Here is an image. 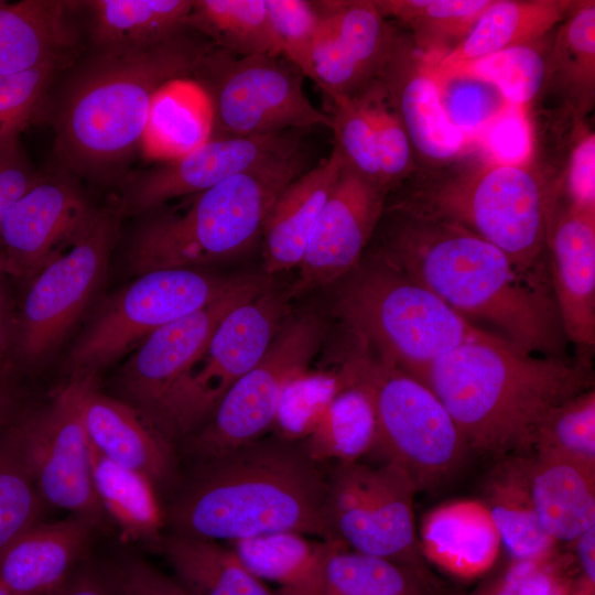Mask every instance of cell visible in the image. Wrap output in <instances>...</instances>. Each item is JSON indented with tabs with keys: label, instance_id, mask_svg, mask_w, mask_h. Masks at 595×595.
I'll return each mask as SVG.
<instances>
[{
	"label": "cell",
	"instance_id": "cell-19",
	"mask_svg": "<svg viewBox=\"0 0 595 595\" xmlns=\"http://www.w3.org/2000/svg\"><path fill=\"white\" fill-rule=\"evenodd\" d=\"M387 193L345 164L313 227L289 295L328 284L355 269L386 208Z\"/></svg>",
	"mask_w": 595,
	"mask_h": 595
},
{
	"label": "cell",
	"instance_id": "cell-29",
	"mask_svg": "<svg viewBox=\"0 0 595 595\" xmlns=\"http://www.w3.org/2000/svg\"><path fill=\"white\" fill-rule=\"evenodd\" d=\"M77 2L0 0V75L26 72L66 60L75 45L69 12Z\"/></svg>",
	"mask_w": 595,
	"mask_h": 595
},
{
	"label": "cell",
	"instance_id": "cell-9",
	"mask_svg": "<svg viewBox=\"0 0 595 595\" xmlns=\"http://www.w3.org/2000/svg\"><path fill=\"white\" fill-rule=\"evenodd\" d=\"M245 275L221 277L191 268L139 274L104 305L72 348L66 361L71 379H96L153 332L218 300Z\"/></svg>",
	"mask_w": 595,
	"mask_h": 595
},
{
	"label": "cell",
	"instance_id": "cell-26",
	"mask_svg": "<svg viewBox=\"0 0 595 595\" xmlns=\"http://www.w3.org/2000/svg\"><path fill=\"white\" fill-rule=\"evenodd\" d=\"M419 542L429 561L455 576L472 578L491 567L501 539L484 502L456 500L425 515Z\"/></svg>",
	"mask_w": 595,
	"mask_h": 595
},
{
	"label": "cell",
	"instance_id": "cell-35",
	"mask_svg": "<svg viewBox=\"0 0 595 595\" xmlns=\"http://www.w3.org/2000/svg\"><path fill=\"white\" fill-rule=\"evenodd\" d=\"M547 87L581 125L595 100V1H577L559 24L548 57Z\"/></svg>",
	"mask_w": 595,
	"mask_h": 595
},
{
	"label": "cell",
	"instance_id": "cell-62",
	"mask_svg": "<svg viewBox=\"0 0 595 595\" xmlns=\"http://www.w3.org/2000/svg\"><path fill=\"white\" fill-rule=\"evenodd\" d=\"M570 594V591L569 592H565V593H562L560 595H569Z\"/></svg>",
	"mask_w": 595,
	"mask_h": 595
},
{
	"label": "cell",
	"instance_id": "cell-59",
	"mask_svg": "<svg viewBox=\"0 0 595 595\" xmlns=\"http://www.w3.org/2000/svg\"><path fill=\"white\" fill-rule=\"evenodd\" d=\"M1 274L17 275L15 270L8 258L0 251V275Z\"/></svg>",
	"mask_w": 595,
	"mask_h": 595
},
{
	"label": "cell",
	"instance_id": "cell-3",
	"mask_svg": "<svg viewBox=\"0 0 595 595\" xmlns=\"http://www.w3.org/2000/svg\"><path fill=\"white\" fill-rule=\"evenodd\" d=\"M413 377L443 403L469 448L497 456L532 451L545 415L593 382L583 364L523 354L496 334L447 351Z\"/></svg>",
	"mask_w": 595,
	"mask_h": 595
},
{
	"label": "cell",
	"instance_id": "cell-39",
	"mask_svg": "<svg viewBox=\"0 0 595 595\" xmlns=\"http://www.w3.org/2000/svg\"><path fill=\"white\" fill-rule=\"evenodd\" d=\"M190 26L236 55L279 56L266 0H193Z\"/></svg>",
	"mask_w": 595,
	"mask_h": 595
},
{
	"label": "cell",
	"instance_id": "cell-6",
	"mask_svg": "<svg viewBox=\"0 0 595 595\" xmlns=\"http://www.w3.org/2000/svg\"><path fill=\"white\" fill-rule=\"evenodd\" d=\"M307 167L301 148L196 194L183 213L150 218L128 250L137 274L159 269H203L238 256L261 235L282 191Z\"/></svg>",
	"mask_w": 595,
	"mask_h": 595
},
{
	"label": "cell",
	"instance_id": "cell-10",
	"mask_svg": "<svg viewBox=\"0 0 595 595\" xmlns=\"http://www.w3.org/2000/svg\"><path fill=\"white\" fill-rule=\"evenodd\" d=\"M304 78L281 56H240L217 46L193 76L210 96L220 137L266 136L317 126L329 129L328 113L305 96Z\"/></svg>",
	"mask_w": 595,
	"mask_h": 595
},
{
	"label": "cell",
	"instance_id": "cell-16",
	"mask_svg": "<svg viewBox=\"0 0 595 595\" xmlns=\"http://www.w3.org/2000/svg\"><path fill=\"white\" fill-rule=\"evenodd\" d=\"M266 290L264 277L246 274L218 300L153 332L121 370L122 400L159 429L171 390L205 349L220 321L234 307Z\"/></svg>",
	"mask_w": 595,
	"mask_h": 595
},
{
	"label": "cell",
	"instance_id": "cell-41",
	"mask_svg": "<svg viewBox=\"0 0 595 595\" xmlns=\"http://www.w3.org/2000/svg\"><path fill=\"white\" fill-rule=\"evenodd\" d=\"M44 506L15 420L0 431V555L40 520Z\"/></svg>",
	"mask_w": 595,
	"mask_h": 595
},
{
	"label": "cell",
	"instance_id": "cell-46",
	"mask_svg": "<svg viewBox=\"0 0 595 595\" xmlns=\"http://www.w3.org/2000/svg\"><path fill=\"white\" fill-rule=\"evenodd\" d=\"M533 450L566 455L595 465L594 389L552 409L536 432Z\"/></svg>",
	"mask_w": 595,
	"mask_h": 595
},
{
	"label": "cell",
	"instance_id": "cell-13",
	"mask_svg": "<svg viewBox=\"0 0 595 595\" xmlns=\"http://www.w3.org/2000/svg\"><path fill=\"white\" fill-rule=\"evenodd\" d=\"M327 478L333 540L365 554L425 565L413 515L418 489L403 468L392 462L377 467L337 463Z\"/></svg>",
	"mask_w": 595,
	"mask_h": 595
},
{
	"label": "cell",
	"instance_id": "cell-32",
	"mask_svg": "<svg viewBox=\"0 0 595 595\" xmlns=\"http://www.w3.org/2000/svg\"><path fill=\"white\" fill-rule=\"evenodd\" d=\"M484 502L513 560L552 558L556 542L542 528L529 486V457L501 458L485 483Z\"/></svg>",
	"mask_w": 595,
	"mask_h": 595
},
{
	"label": "cell",
	"instance_id": "cell-31",
	"mask_svg": "<svg viewBox=\"0 0 595 595\" xmlns=\"http://www.w3.org/2000/svg\"><path fill=\"white\" fill-rule=\"evenodd\" d=\"M214 132L208 93L191 77L175 78L155 93L140 147L145 156L167 162L208 142Z\"/></svg>",
	"mask_w": 595,
	"mask_h": 595
},
{
	"label": "cell",
	"instance_id": "cell-42",
	"mask_svg": "<svg viewBox=\"0 0 595 595\" xmlns=\"http://www.w3.org/2000/svg\"><path fill=\"white\" fill-rule=\"evenodd\" d=\"M550 44L551 41L547 43L542 37L517 45L479 60L461 72L491 83L510 105L523 106L545 85Z\"/></svg>",
	"mask_w": 595,
	"mask_h": 595
},
{
	"label": "cell",
	"instance_id": "cell-30",
	"mask_svg": "<svg viewBox=\"0 0 595 595\" xmlns=\"http://www.w3.org/2000/svg\"><path fill=\"white\" fill-rule=\"evenodd\" d=\"M320 595H447L426 565L418 566L349 550L324 540Z\"/></svg>",
	"mask_w": 595,
	"mask_h": 595
},
{
	"label": "cell",
	"instance_id": "cell-47",
	"mask_svg": "<svg viewBox=\"0 0 595 595\" xmlns=\"http://www.w3.org/2000/svg\"><path fill=\"white\" fill-rule=\"evenodd\" d=\"M331 102L329 129L344 164L367 182L381 188L376 143L370 122L355 97L335 96ZM386 192V191H385Z\"/></svg>",
	"mask_w": 595,
	"mask_h": 595
},
{
	"label": "cell",
	"instance_id": "cell-56",
	"mask_svg": "<svg viewBox=\"0 0 595 595\" xmlns=\"http://www.w3.org/2000/svg\"><path fill=\"white\" fill-rule=\"evenodd\" d=\"M573 542L576 544V555L583 575L582 582L595 587V526Z\"/></svg>",
	"mask_w": 595,
	"mask_h": 595
},
{
	"label": "cell",
	"instance_id": "cell-34",
	"mask_svg": "<svg viewBox=\"0 0 595 595\" xmlns=\"http://www.w3.org/2000/svg\"><path fill=\"white\" fill-rule=\"evenodd\" d=\"M160 551L174 578L193 595H284L256 576L230 547L214 540L170 532Z\"/></svg>",
	"mask_w": 595,
	"mask_h": 595
},
{
	"label": "cell",
	"instance_id": "cell-37",
	"mask_svg": "<svg viewBox=\"0 0 595 595\" xmlns=\"http://www.w3.org/2000/svg\"><path fill=\"white\" fill-rule=\"evenodd\" d=\"M93 42L99 50L136 47L190 26L193 0H93Z\"/></svg>",
	"mask_w": 595,
	"mask_h": 595
},
{
	"label": "cell",
	"instance_id": "cell-48",
	"mask_svg": "<svg viewBox=\"0 0 595 595\" xmlns=\"http://www.w3.org/2000/svg\"><path fill=\"white\" fill-rule=\"evenodd\" d=\"M277 54L314 82L312 50L318 23L315 1L266 0Z\"/></svg>",
	"mask_w": 595,
	"mask_h": 595
},
{
	"label": "cell",
	"instance_id": "cell-60",
	"mask_svg": "<svg viewBox=\"0 0 595 595\" xmlns=\"http://www.w3.org/2000/svg\"><path fill=\"white\" fill-rule=\"evenodd\" d=\"M595 587L587 585L586 583L582 582L578 586V588L569 595H594L595 594Z\"/></svg>",
	"mask_w": 595,
	"mask_h": 595
},
{
	"label": "cell",
	"instance_id": "cell-20",
	"mask_svg": "<svg viewBox=\"0 0 595 595\" xmlns=\"http://www.w3.org/2000/svg\"><path fill=\"white\" fill-rule=\"evenodd\" d=\"M95 210L69 177L41 174L0 226V251L15 278H34L75 240Z\"/></svg>",
	"mask_w": 595,
	"mask_h": 595
},
{
	"label": "cell",
	"instance_id": "cell-33",
	"mask_svg": "<svg viewBox=\"0 0 595 595\" xmlns=\"http://www.w3.org/2000/svg\"><path fill=\"white\" fill-rule=\"evenodd\" d=\"M89 463L96 496L120 538L160 551L164 519L151 483L107 458L90 442Z\"/></svg>",
	"mask_w": 595,
	"mask_h": 595
},
{
	"label": "cell",
	"instance_id": "cell-25",
	"mask_svg": "<svg viewBox=\"0 0 595 595\" xmlns=\"http://www.w3.org/2000/svg\"><path fill=\"white\" fill-rule=\"evenodd\" d=\"M344 166L336 148L291 182L272 205L262 228L263 267L273 274L299 267L317 217Z\"/></svg>",
	"mask_w": 595,
	"mask_h": 595
},
{
	"label": "cell",
	"instance_id": "cell-49",
	"mask_svg": "<svg viewBox=\"0 0 595 595\" xmlns=\"http://www.w3.org/2000/svg\"><path fill=\"white\" fill-rule=\"evenodd\" d=\"M58 66L47 64L19 74L0 75V139L20 136L36 118Z\"/></svg>",
	"mask_w": 595,
	"mask_h": 595
},
{
	"label": "cell",
	"instance_id": "cell-27",
	"mask_svg": "<svg viewBox=\"0 0 595 595\" xmlns=\"http://www.w3.org/2000/svg\"><path fill=\"white\" fill-rule=\"evenodd\" d=\"M572 0H493L450 54L430 63L433 76L461 72L497 52L538 41L573 10Z\"/></svg>",
	"mask_w": 595,
	"mask_h": 595
},
{
	"label": "cell",
	"instance_id": "cell-45",
	"mask_svg": "<svg viewBox=\"0 0 595 595\" xmlns=\"http://www.w3.org/2000/svg\"><path fill=\"white\" fill-rule=\"evenodd\" d=\"M432 77L447 120L465 138L488 129L511 106L496 86L475 75Z\"/></svg>",
	"mask_w": 595,
	"mask_h": 595
},
{
	"label": "cell",
	"instance_id": "cell-36",
	"mask_svg": "<svg viewBox=\"0 0 595 595\" xmlns=\"http://www.w3.org/2000/svg\"><path fill=\"white\" fill-rule=\"evenodd\" d=\"M493 0H372L382 18L397 22L430 63L468 35Z\"/></svg>",
	"mask_w": 595,
	"mask_h": 595
},
{
	"label": "cell",
	"instance_id": "cell-23",
	"mask_svg": "<svg viewBox=\"0 0 595 595\" xmlns=\"http://www.w3.org/2000/svg\"><path fill=\"white\" fill-rule=\"evenodd\" d=\"M554 300L564 335L581 348L595 344V208L569 203L551 215Z\"/></svg>",
	"mask_w": 595,
	"mask_h": 595
},
{
	"label": "cell",
	"instance_id": "cell-38",
	"mask_svg": "<svg viewBox=\"0 0 595 595\" xmlns=\"http://www.w3.org/2000/svg\"><path fill=\"white\" fill-rule=\"evenodd\" d=\"M229 544L256 576L279 584L284 595H320L322 542L294 532H278Z\"/></svg>",
	"mask_w": 595,
	"mask_h": 595
},
{
	"label": "cell",
	"instance_id": "cell-7",
	"mask_svg": "<svg viewBox=\"0 0 595 595\" xmlns=\"http://www.w3.org/2000/svg\"><path fill=\"white\" fill-rule=\"evenodd\" d=\"M338 309L358 346L411 376L491 335L379 256L348 281Z\"/></svg>",
	"mask_w": 595,
	"mask_h": 595
},
{
	"label": "cell",
	"instance_id": "cell-11",
	"mask_svg": "<svg viewBox=\"0 0 595 595\" xmlns=\"http://www.w3.org/2000/svg\"><path fill=\"white\" fill-rule=\"evenodd\" d=\"M121 217L118 206L96 209L75 240L30 280L12 335L23 361L42 359L77 322L105 279Z\"/></svg>",
	"mask_w": 595,
	"mask_h": 595
},
{
	"label": "cell",
	"instance_id": "cell-21",
	"mask_svg": "<svg viewBox=\"0 0 595 595\" xmlns=\"http://www.w3.org/2000/svg\"><path fill=\"white\" fill-rule=\"evenodd\" d=\"M377 79L408 133L415 169H440L461 159L466 138L443 111L429 61L399 29Z\"/></svg>",
	"mask_w": 595,
	"mask_h": 595
},
{
	"label": "cell",
	"instance_id": "cell-61",
	"mask_svg": "<svg viewBox=\"0 0 595 595\" xmlns=\"http://www.w3.org/2000/svg\"><path fill=\"white\" fill-rule=\"evenodd\" d=\"M0 595H11V594H9L7 591L0 587Z\"/></svg>",
	"mask_w": 595,
	"mask_h": 595
},
{
	"label": "cell",
	"instance_id": "cell-12",
	"mask_svg": "<svg viewBox=\"0 0 595 595\" xmlns=\"http://www.w3.org/2000/svg\"><path fill=\"white\" fill-rule=\"evenodd\" d=\"M289 296L266 290L220 321L164 403L159 429L169 440L196 431L225 393L258 364L281 328Z\"/></svg>",
	"mask_w": 595,
	"mask_h": 595
},
{
	"label": "cell",
	"instance_id": "cell-51",
	"mask_svg": "<svg viewBox=\"0 0 595 595\" xmlns=\"http://www.w3.org/2000/svg\"><path fill=\"white\" fill-rule=\"evenodd\" d=\"M19 137L0 139V226L11 206L41 177L23 152Z\"/></svg>",
	"mask_w": 595,
	"mask_h": 595
},
{
	"label": "cell",
	"instance_id": "cell-40",
	"mask_svg": "<svg viewBox=\"0 0 595 595\" xmlns=\"http://www.w3.org/2000/svg\"><path fill=\"white\" fill-rule=\"evenodd\" d=\"M303 443L317 462H357L371 451L376 443V422L364 392L355 387H344Z\"/></svg>",
	"mask_w": 595,
	"mask_h": 595
},
{
	"label": "cell",
	"instance_id": "cell-2",
	"mask_svg": "<svg viewBox=\"0 0 595 595\" xmlns=\"http://www.w3.org/2000/svg\"><path fill=\"white\" fill-rule=\"evenodd\" d=\"M304 443L257 440L194 462L163 510L171 532L228 542L278 532L333 540L328 478Z\"/></svg>",
	"mask_w": 595,
	"mask_h": 595
},
{
	"label": "cell",
	"instance_id": "cell-53",
	"mask_svg": "<svg viewBox=\"0 0 595 595\" xmlns=\"http://www.w3.org/2000/svg\"><path fill=\"white\" fill-rule=\"evenodd\" d=\"M522 106L511 105L487 130L493 158L506 163H526L530 152L529 128Z\"/></svg>",
	"mask_w": 595,
	"mask_h": 595
},
{
	"label": "cell",
	"instance_id": "cell-44",
	"mask_svg": "<svg viewBox=\"0 0 595 595\" xmlns=\"http://www.w3.org/2000/svg\"><path fill=\"white\" fill-rule=\"evenodd\" d=\"M343 388L338 371L307 369L291 379L281 394L273 423L279 437L291 442L307 439Z\"/></svg>",
	"mask_w": 595,
	"mask_h": 595
},
{
	"label": "cell",
	"instance_id": "cell-57",
	"mask_svg": "<svg viewBox=\"0 0 595 595\" xmlns=\"http://www.w3.org/2000/svg\"><path fill=\"white\" fill-rule=\"evenodd\" d=\"M23 410L15 388L7 375H0V431L11 425Z\"/></svg>",
	"mask_w": 595,
	"mask_h": 595
},
{
	"label": "cell",
	"instance_id": "cell-17",
	"mask_svg": "<svg viewBox=\"0 0 595 595\" xmlns=\"http://www.w3.org/2000/svg\"><path fill=\"white\" fill-rule=\"evenodd\" d=\"M301 148L298 130L251 137H217L190 153L136 175L118 209L151 210L169 199L202 193L239 173Z\"/></svg>",
	"mask_w": 595,
	"mask_h": 595
},
{
	"label": "cell",
	"instance_id": "cell-5",
	"mask_svg": "<svg viewBox=\"0 0 595 595\" xmlns=\"http://www.w3.org/2000/svg\"><path fill=\"white\" fill-rule=\"evenodd\" d=\"M404 182L409 194L397 205L458 224L520 270L543 277L540 258L556 196L527 162L458 159L440 169H415Z\"/></svg>",
	"mask_w": 595,
	"mask_h": 595
},
{
	"label": "cell",
	"instance_id": "cell-8",
	"mask_svg": "<svg viewBox=\"0 0 595 595\" xmlns=\"http://www.w3.org/2000/svg\"><path fill=\"white\" fill-rule=\"evenodd\" d=\"M338 372L344 387L359 389L370 402L374 448L403 468L418 490L439 487L458 472L469 447L429 387L360 346Z\"/></svg>",
	"mask_w": 595,
	"mask_h": 595
},
{
	"label": "cell",
	"instance_id": "cell-50",
	"mask_svg": "<svg viewBox=\"0 0 595 595\" xmlns=\"http://www.w3.org/2000/svg\"><path fill=\"white\" fill-rule=\"evenodd\" d=\"M570 586L552 558L513 560L508 569L476 595H560Z\"/></svg>",
	"mask_w": 595,
	"mask_h": 595
},
{
	"label": "cell",
	"instance_id": "cell-22",
	"mask_svg": "<svg viewBox=\"0 0 595 595\" xmlns=\"http://www.w3.org/2000/svg\"><path fill=\"white\" fill-rule=\"evenodd\" d=\"M72 380L77 385L91 445L113 463L145 477L154 489L172 484L177 475L172 441L133 405L99 391L96 379Z\"/></svg>",
	"mask_w": 595,
	"mask_h": 595
},
{
	"label": "cell",
	"instance_id": "cell-1",
	"mask_svg": "<svg viewBox=\"0 0 595 595\" xmlns=\"http://www.w3.org/2000/svg\"><path fill=\"white\" fill-rule=\"evenodd\" d=\"M378 256L423 284L467 321H482L515 349L552 356L564 334L548 279L520 270L467 228L400 205Z\"/></svg>",
	"mask_w": 595,
	"mask_h": 595
},
{
	"label": "cell",
	"instance_id": "cell-24",
	"mask_svg": "<svg viewBox=\"0 0 595 595\" xmlns=\"http://www.w3.org/2000/svg\"><path fill=\"white\" fill-rule=\"evenodd\" d=\"M95 528L83 518L39 520L0 555V587L11 595H50L75 571Z\"/></svg>",
	"mask_w": 595,
	"mask_h": 595
},
{
	"label": "cell",
	"instance_id": "cell-52",
	"mask_svg": "<svg viewBox=\"0 0 595 595\" xmlns=\"http://www.w3.org/2000/svg\"><path fill=\"white\" fill-rule=\"evenodd\" d=\"M110 573L120 595H193L175 578L139 559H126Z\"/></svg>",
	"mask_w": 595,
	"mask_h": 595
},
{
	"label": "cell",
	"instance_id": "cell-54",
	"mask_svg": "<svg viewBox=\"0 0 595 595\" xmlns=\"http://www.w3.org/2000/svg\"><path fill=\"white\" fill-rule=\"evenodd\" d=\"M570 156L566 190L574 205L595 208V137L583 130Z\"/></svg>",
	"mask_w": 595,
	"mask_h": 595
},
{
	"label": "cell",
	"instance_id": "cell-4",
	"mask_svg": "<svg viewBox=\"0 0 595 595\" xmlns=\"http://www.w3.org/2000/svg\"><path fill=\"white\" fill-rule=\"evenodd\" d=\"M215 47L187 26L152 44L99 50L68 86L55 119V152L65 167L101 176L126 161L141 144L158 89L193 78Z\"/></svg>",
	"mask_w": 595,
	"mask_h": 595
},
{
	"label": "cell",
	"instance_id": "cell-55",
	"mask_svg": "<svg viewBox=\"0 0 595 595\" xmlns=\"http://www.w3.org/2000/svg\"><path fill=\"white\" fill-rule=\"evenodd\" d=\"M50 595H120V593L110 572L86 565L76 567Z\"/></svg>",
	"mask_w": 595,
	"mask_h": 595
},
{
	"label": "cell",
	"instance_id": "cell-14",
	"mask_svg": "<svg viewBox=\"0 0 595 595\" xmlns=\"http://www.w3.org/2000/svg\"><path fill=\"white\" fill-rule=\"evenodd\" d=\"M323 335L322 321L311 314L281 326L258 364L225 393L207 420L187 437L185 452L193 462L260 440L273 426L285 386L309 369Z\"/></svg>",
	"mask_w": 595,
	"mask_h": 595
},
{
	"label": "cell",
	"instance_id": "cell-28",
	"mask_svg": "<svg viewBox=\"0 0 595 595\" xmlns=\"http://www.w3.org/2000/svg\"><path fill=\"white\" fill-rule=\"evenodd\" d=\"M529 486L538 519L555 542H572L595 526V465L536 452Z\"/></svg>",
	"mask_w": 595,
	"mask_h": 595
},
{
	"label": "cell",
	"instance_id": "cell-43",
	"mask_svg": "<svg viewBox=\"0 0 595 595\" xmlns=\"http://www.w3.org/2000/svg\"><path fill=\"white\" fill-rule=\"evenodd\" d=\"M355 98L361 105L370 122L381 184L388 194L403 183L415 170L408 133L378 79Z\"/></svg>",
	"mask_w": 595,
	"mask_h": 595
},
{
	"label": "cell",
	"instance_id": "cell-18",
	"mask_svg": "<svg viewBox=\"0 0 595 595\" xmlns=\"http://www.w3.org/2000/svg\"><path fill=\"white\" fill-rule=\"evenodd\" d=\"M315 6L314 83L327 98L355 97L378 78L397 28L372 0H321Z\"/></svg>",
	"mask_w": 595,
	"mask_h": 595
},
{
	"label": "cell",
	"instance_id": "cell-58",
	"mask_svg": "<svg viewBox=\"0 0 595 595\" xmlns=\"http://www.w3.org/2000/svg\"><path fill=\"white\" fill-rule=\"evenodd\" d=\"M13 332L10 329L6 299L0 286V375H7L6 356L12 343Z\"/></svg>",
	"mask_w": 595,
	"mask_h": 595
},
{
	"label": "cell",
	"instance_id": "cell-15",
	"mask_svg": "<svg viewBox=\"0 0 595 595\" xmlns=\"http://www.w3.org/2000/svg\"><path fill=\"white\" fill-rule=\"evenodd\" d=\"M17 424L31 473L45 505L65 509L95 529L111 530L93 485L89 439L80 413L76 381L69 379L48 405L23 410Z\"/></svg>",
	"mask_w": 595,
	"mask_h": 595
}]
</instances>
